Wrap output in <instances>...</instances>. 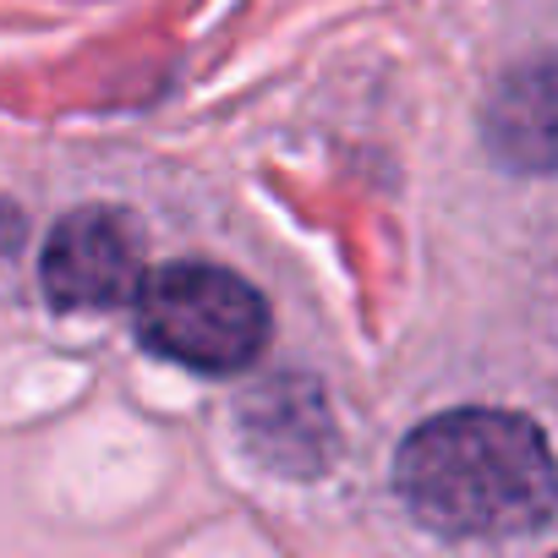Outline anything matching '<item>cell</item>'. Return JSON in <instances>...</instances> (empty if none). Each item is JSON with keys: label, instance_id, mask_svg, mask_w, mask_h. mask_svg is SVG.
I'll return each instance as SVG.
<instances>
[{"label": "cell", "instance_id": "7a4b0ae2", "mask_svg": "<svg viewBox=\"0 0 558 558\" xmlns=\"http://www.w3.org/2000/svg\"><path fill=\"white\" fill-rule=\"evenodd\" d=\"M132 307L143 345L192 373H241L268 340V302L219 263L154 268Z\"/></svg>", "mask_w": 558, "mask_h": 558}, {"label": "cell", "instance_id": "6da1fadb", "mask_svg": "<svg viewBox=\"0 0 558 558\" xmlns=\"http://www.w3.org/2000/svg\"><path fill=\"white\" fill-rule=\"evenodd\" d=\"M405 509L444 536H514L558 509L547 433L514 411H444L395 454Z\"/></svg>", "mask_w": 558, "mask_h": 558}, {"label": "cell", "instance_id": "3957f363", "mask_svg": "<svg viewBox=\"0 0 558 558\" xmlns=\"http://www.w3.org/2000/svg\"><path fill=\"white\" fill-rule=\"evenodd\" d=\"M45 296L61 313H110L143 291V235L121 208H72L39 257Z\"/></svg>", "mask_w": 558, "mask_h": 558}, {"label": "cell", "instance_id": "277c9868", "mask_svg": "<svg viewBox=\"0 0 558 558\" xmlns=\"http://www.w3.org/2000/svg\"><path fill=\"white\" fill-rule=\"evenodd\" d=\"M482 126H487V148L509 170H531V175L558 170V56H536L504 72Z\"/></svg>", "mask_w": 558, "mask_h": 558}]
</instances>
